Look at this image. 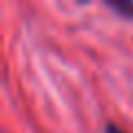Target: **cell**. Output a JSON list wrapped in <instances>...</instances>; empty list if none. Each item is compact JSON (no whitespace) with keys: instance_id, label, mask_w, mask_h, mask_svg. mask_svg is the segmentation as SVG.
<instances>
[{"instance_id":"1","label":"cell","mask_w":133,"mask_h":133,"mask_svg":"<svg viewBox=\"0 0 133 133\" xmlns=\"http://www.w3.org/2000/svg\"><path fill=\"white\" fill-rule=\"evenodd\" d=\"M104 5L111 11H115L118 16L127 20H133V0H104Z\"/></svg>"},{"instance_id":"2","label":"cell","mask_w":133,"mask_h":133,"mask_svg":"<svg viewBox=\"0 0 133 133\" xmlns=\"http://www.w3.org/2000/svg\"><path fill=\"white\" fill-rule=\"evenodd\" d=\"M102 133H127L120 124H115V122H107L104 124V129H102Z\"/></svg>"}]
</instances>
